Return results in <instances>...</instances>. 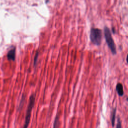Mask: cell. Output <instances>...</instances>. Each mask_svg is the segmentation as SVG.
Here are the masks:
<instances>
[{
	"mask_svg": "<svg viewBox=\"0 0 128 128\" xmlns=\"http://www.w3.org/2000/svg\"><path fill=\"white\" fill-rule=\"evenodd\" d=\"M35 98H36V95L35 94H32L30 97L29 99V102L27 107L26 111V114L25 118V121L24 123V125L23 128H28L30 122V119L31 116V113L32 110L34 106V103H35Z\"/></svg>",
	"mask_w": 128,
	"mask_h": 128,
	"instance_id": "1",
	"label": "cell"
},
{
	"mask_svg": "<svg viewBox=\"0 0 128 128\" xmlns=\"http://www.w3.org/2000/svg\"><path fill=\"white\" fill-rule=\"evenodd\" d=\"M104 36L106 40V42L108 44V46L111 50L112 53L114 55L116 54V45L114 42V40L112 38L111 32L110 29L107 27L105 26L104 28Z\"/></svg>",
	"mask_w": 128,
	"mask_h": 128,
	"instance_id": "2",
	"label": "cell"
},
{
	"mask_svg": "<svg viewBox=\"0 0 128 128\" xmlns=\"http://www.w3.org/2000/svg\"><path fill=\"white\" fill-rule=\"evenodd\" d=\"M102 32L101 30L98 28H92L90 32V40L94 45L100 46L101 44Z\"/></svg>",
	"mask_w": 128,
	"mask_h": 128,
	"instance_id": "3",
	"label": "cell"
},
{
	"mask_svg": "<svg viewBox=\"0 0 128 128\" xmlns=\"http://www.w3.org/2000/svg\"><path fill=\"white\" fill-rule=\"evenodd\" d=\"M7 58L9 60L14 61L16 58V47H12L7 54Z\"/></svg>",
	"mask_w": 128,
	"mask_h": 128,
	"instance_id": "4",
	"label": "cell"
},
{
	"mask_svg": "<svg viewBox=\"0 0 128 128\" xmlns=\"http://www.w3.org/2000/svg\"><path fill=\"white\" fill-rule=\"evenodd\" d=\"M116 90L119 96H122L124 94L123 86L121 83H118L116 86Z\"/></svg>",
	"mask_w": 128,
	"mask_h": 128,
	"instance_id": "5",
	"label": "cell"
},
{
	"mask_svg": "<svg viewBox=\"0 0 128 128\" xmlns=\"http://www.w3.org/2000/svg\"><path fill=\"white\" fill-rule=\"evenodd\" d=\"M116 112V108H114L112 109V110L111 112V114H110V120H111V123H112V126H114Z\"/></svg>",
	"mask_w": 128,
	"mask_h": 128,
	"instance_id": "6",
	"label": "cell"
},
{
	"mask_svg": "<svg viewBox=\"0 0 128 128\" xmlns=\"http://www.w3.org/2000/svg\"><path fill=\"white\" fill-rule=\"evenodd\" d=\"M60 126V121H59V116L56 115V118H55V120H54V127L53 128H58Z\"/></svg>",
	"mask_w": 128,
	"mask_h": 128,
	"instance_id": "7",
	"label": "cell"
},
{
	"mask_svg": "<svg viewBox=\"0 0 128 128\" xmlns=\"http://www.w3.org/2000/svg\"><path fill=\"white\" fill-rule=\"evenodd\" d=\"M116 128H122V122L119 116H118V122H117Z\"/></svg>",
	"mask_w": 128,
	"mask_h": 128,
	"instance_id": "8",
	"label": "cell"
},
{
	"mask_svg": "<svg viewBox=\"0 0 128 128\" xmlns=\"http://www.w3.org/2000/svg\"><path fill=\"white\" fill-rule=\"evenodd\" d=\"M38 56V52H37L36 55H35L34 58V66H36V62H37Z\"/></svg>",
	"mask_w": 128,
	"mask_h": 128,
	"instance_id": "9",
	"label": "cell"
},
{
	"mask_svg": "<svg viewBox=\"0 0 128 128\" xmlns=\"http://www.w3.org/2000/svg\"><path fill=\"white\" fill-rule=\"evenodd\" d=\"M112 32H113V33H114H114H115V32H114V28H112Z\"/></svg>",
	"mask_w": 128,
	"mask_h": 128,
	"instance_id": "10",
	"label": "cell"
}]
</instances>
